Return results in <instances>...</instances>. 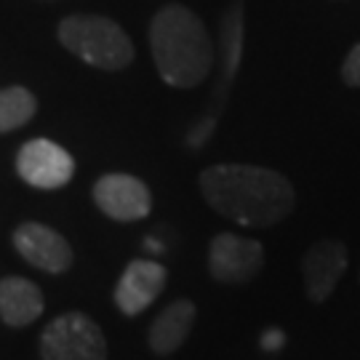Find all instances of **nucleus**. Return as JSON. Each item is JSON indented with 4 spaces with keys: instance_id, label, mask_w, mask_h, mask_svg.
<instances>
[{
    "instance_id": "obj_1",
    "label": "nucleus",
    "mask_w": 360,
    "mask_h": 360,
    "mask_svg": "<svg viewBox=\"0 0 360 360\" xmlns=\"http://www.w3.org/2000/svg\"><path fill=\"white\" fill-rule=\"evenodd\" d=\"M200 193L219 217L243 227H275L296 206L294 184L281 171L248 163H217L200 174Z\"/></svg>"
},
{
    "instance_id": "obj_2",
    "label": "nucleus",
    "mask_w": 360,
    "mask_h": 360,
    "mask_svg": "<svg viewBox=\"0 0 360 360\" xmlns=\"http://www.w3.org/2000/svg\"><path fill=\"white\" fill-rule=\"evenodd\" d=\"M150 53L158 75L174 89L200 86L217 62V49L206 25L193 8L179 3H168L153 16Z\"/></svg>"
},
{
    "instance_id": "obj_3",
    "label": "nucleus",
    "mask_w": 360,
    "mask_h": 360,
    "mask_svg": "<svg viewBox=\"0 0 360 360\" xmlns=\"http://www.w3.org/2000/svg\"><path fill=\"white\" fill-rule=\"evenodd\" d=\"M56 38L70 53L96 70H126L134 62V43L126 30L99 13H72L56 27Z\"/></svg>"
},
{
    "instance_id": "obj_4",
    "label": "nucleus",
    "mask_w": 360,
    "mask_h": 360,
    "mask_svg": "<svg viewBox=\"0 0 360 360\" xmlns=\"http://www.w3.org/2000/svg\"><path fill=\"white\" fill-rule=\"evenodd\" d=\"M219 80L214 89V99L208 104L206 115L195 123L184 144L190 150H203L211 139V134L217 129V120L221 117L227 107V94H230L232 77L238 75L240 56H243V0H235L232 8L221 16V35H219Z\"/></svg>"
},
{
    "instance_id": "obj_5",
    "label": "nucleus",
    "mask_w": 360,
    "mask_h": 360,
    "mask_svg": "<svg viewBox=\"0 0 360 360\" xmlns=\"http://www.w3.org/2000/svg\"><path fill=\"white\" fill-rule=\"evenodd\" d=\"M40 360H107V339L86 312H62L38 342Z\"/></svg>"
},
{
    "instance_id": "obj_6",
    "label": "nucleus",
    "mask_w": 360,
    "mask_h": 360,
    "mask_svg": "<svg viewBox=\"0 0 360 360\" xmlns=\"http://www.w3.org/2000/svg\"><path fill=\"white\" fill-rule=\"evenodd\" d=\"M264 267V245L235 232H219L208 245V275L221 285H243Z\"/></svg>"
},
{
    "instance_id": "obj_7",
    "label": "nucleus",
    "mask_w": 360,
    "mask_h": 360,
    "mask_svg": "<svg viewBox=\"0 0 360 360\" xmlns=\"http://www.w3.org/2000/svg\"><path fill=\"white\" fill-rule=\"evenodd\" d=\"M16 174L35 190H59L75 176V158L51 139H30L16 153Z\"/></svg>"
},
{
    "instance_id": "obj_8",
    "label": "nucleus",
    "mask_w": 360,
    "mask_h": 360,
    "mask_svg": "<svg viewBox=\"0 0 360 360\" xmlns=\"http://www.w3.org/2000/svg\"><path fill=\"white\" fill-rule=\"evenodd\" d=\"M91 195L96 208L112 221H136L153 211L150 187L131 174H104L96 179Z\"/></svg>"
},
{
    "instance_id": "obj_9",
    "label": "nucleus",
    "mask_w": 360,
    "mask_h": 360,
    "mask_svg": "<svg viewBox=\"0 0 360 360\" xmlns=\"http://www.w3.org/2000/svg\"><path fill=\"white\" fill-rule=\"evenodd\" d=\"M13 248L19 251V257L27 264L49 272V275H62L72 267L75 254L72 245L62 232H56L49 224L40 221H22L13 230Z\"/></svg>"
},
{
    "instance_id": "obj_10",
    "label": "nucleus",
    "mask_w": 360,
    "mask_h": 360,
    "mask_svg": "<svg viewBox=\"0 0 360 360\" xmlns=\"http://www.w3.org/2000/svg\"><path fill=\"white\" fill-rule=\"evenodd\" d=\"M347 245L336 238H323L309 245V251L302 259V278L312 304H323L334 294L342 275L347 272Z\"/></svg>"
},
{
    "instance_id": "obj_11",
    "label": "nucleus",
    "mask_w": 360,
    "mask_h": 360,
    "mask_svg": "<svg viewBox=\"0 0 360 360\" xmlns=\"http://www.w3.org/2000/svg\"><path fill=\"white\" fill-rule=\"evenodd\" d=\"M168 272L160 262L153 259H134L115 285V304L126 318H136L153 304L166 288Z\"/></svg>"
},
{
    "instance_id": "obj_12",
    "label": "nucleus",
    "mask_w": 360,
    "mask_h": 360,
    "mask_svg": "<svg viewBox=\"0 0 360 360\" xmlns=\"http://www.w3.org/2000/svg\"><path fill=\"white\" fill-rule=\"evenodd\" d=\"M195 318H198V307L193 299H176L168 307L160 309V315L150 326V349L158 358H168L187 342V336L193 331Z\"/></svg>"
},
{
    "instance_id": "obj_13",
    "label": "nucleus",
    "mask_w": 360,
    "mask_h": 360,
    "mask_svg": "<svg viewBox=\"0 0 360 360\" xmlns=\"http://www.w3.org/2000/svg\"><path fill=\"white\" fill-rule=\"evenodd\" d=\"M46 309V296L38 285L19 275L0 281V321L8 328H25L35 323Z\"/></svg>"
},
{
    "instance_id": "obj_14",
    "label": "nucleus",
    "mask_w": 360,
    "mask_h": 360,
    "mask_svg": "<svg viewBox=\"0 0 360 360\" xmlns=\"http://www.w3.org/2000/svg\"><path fill=\"white\" fill-rule=\"evenodd\" d=\"M35 112H38V99L30 89L22 86L0 89V134H11L27 126Z\"/></svg>"
},
{
    "instance_id": "obj_15",
    "label": "nucleus",
    "mask_w": 360,
    "mask_h": 360,
    "mask_svg": "<svg viewBox=\"0 0 360 360\" xmlns=\"http://www.w3.org/2000/svg\"><path fill=\"white\" fill-rule=\"evenodd\" d=\"M342 80L349 89H360V43H355L342 62Z\"/></svg>"
},
{
    "instance_id": "obj_16",
    "label": "nucleus",
    "mask_w": 360,
    "mask_h": 360,
    "mask_svg": "<svg viewBox=\"0 0 360 360\" xmlns=\"http://www.w3.org/2000/svg\"><path fill=\"white\" fill-rule=\"evenodd\" d=\"M262 345H264L267 349H278L281 345H283V334H281V331H270V334H264Z\"/></svg>"
}]
</instances>
